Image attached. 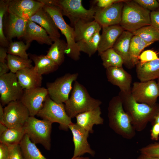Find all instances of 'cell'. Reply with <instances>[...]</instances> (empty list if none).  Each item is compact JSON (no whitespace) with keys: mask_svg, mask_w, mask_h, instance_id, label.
<instances>
[{"mask_svg":"<svg viewBox=\"0 0 159 159\" xmlns=\"http://www.w3.org/2000/svg\"><path fill=\"white\" fill-rule=\"evenodd\" d=\"M118 96L121 98L123 108L129 116L136 131L144 130L148 124L153 122L159 111V104L153 106L137 102L131 93L120 92Z\"/></svg>","mask_w":159,"mask_h":159,"instance_id":"cell-1","label":"cell"},{"mask_svg":"<svg viewBox=\"0 0 159 159\" xmlns=\"http://www.w3.org/2000/svg\"><path fill=\"white\" fill-rule=\"evenodd\" d=\"M107 116L110 127L117 134L128 140L135 136L136 131L123 108L122 100L118 95L113 97L110 100Z\"/></svg>","mask_w":159,"mask_h":159,"instance_id":"cell-2","label":"cell"},{"mask_svg":"<svg viewBox=\"0 0 159 159\" xmlns=\"http://www.w3.org/2000/svg\"><path fill=\"white\" fill-rule=\"evenodd\" d=\"M40 1L44 4L43 9L52 17L58 29L65 37L67 44L65 54L73 60H78L80 52L75 40L74 28L66 23L60 9L52 3L51 0H41Z\"/></svg>","mask_w":159,"mask_h":159,"instance_id":"cell-3","label":"cell"},{"mask_svg":"<svg viewBox=\"0 0 159 159\" xmlns=\"http://www.w3.org/2000/svg\"><path fill=\"white\" fill-rule=\"evenodd\" d=\"M102 102L90 96L86 88L78 81L74 83L71 95L64 103L66 112L71 119L78 114L100 106Z\"/></svg>","mask_w":159,"mask_h":159,"instance_id":"cell-4","label":"cell"},{"mask_svg":"<svg viewBox=\"0 0 159 159\" xmlns=\"http://www.w3.org/2000/svg\"><path fill=\"white\" fill-rule=\"evenodd\" d=\"M150 11L133 1L124 3L119 25L124 30L133 32L144 26L151 25Z\"/></svg>","mask_w":159,"mask_h":159,"instance_id":"cell-5","label":"cell"},{"mask_svg":"<svg viewBox=\"0 0 159 159\" xmlns=\"http://www.w3.org/2000/svg\"><path fill=\"white\" fill-rule=\"evenodd\" d=\"M52 2L60 9L63 16L68 18L70 26L73 27L77 22H88L94 20L95 9L90 6L89 9L85 8L81 0H51Z\"/></svg>","mask_w":159,"mask_h":159,"instance_id":"cell-6","label":"cell"},{"mask_svg":"<svg viewBox=\"0 0 159 159\" xmlns=\"http://www.w3.org/2000/svg\"><path fill=\"white\" fill-rule=\"evenodd\" d=\"M52 123L34 116H29L24 127L26 134L35 144L42 145L47 150L51 148V133Z\"/></svg>","mask_w":159,"mask_h":159,"instance_id":"cell-7","label":"cell"},{"mask_svg":"<svg viewBox=\"0 0 159 159\" xmlns=\"http://www.w3.org/2000/svg\"><path fill=\"white\" fill-rule=\"evenodd\" d=\"M37 115L52 123H58L59 129L64 131L68 130L69 125L72 123V119L66 112L64 104L55 102L49 95L45 100L43 107Z\"/></svg>","mask_w":159,"mask_h":159,"instance_id":"cell-8","label":"cell"},{"mask_svg":"<svg viewBox=\"0 0 159 159\" xmlns=\"http://www.w3.org/2000/svg\"><path fill=\"white\" fill-rule=\"evenodd\" d=\"M78 75V73H68L53 82L47 83V89L50 98L57 103H64L69 98L72 83L76 81Z\"/></svg>","mask_w":159,"mask_h":159,"instance_id":"cell-9","label":"cell"},{"mask_svg":"<svg viewBox=\"0 0 159 159\" xmlns=\"http://www.w3.org/2000/svg\"><path fill=\"white\" fill-rule=\"evenodd\" d=\"M24 90L15 73L10 72L0 76V103L2 106L20 100Z\"/></svg>","mask_w":159,"mask_h":159,"instance_id":"cell-10","label":"cell"},{"mask_svg":"<svg viewBox=\"0 0 159 159\" xmlns=\"http://www.w3.org/2000/svg\"><path fill=\"white\" fill-rule=\"evenodd\" d=\"M131 94L138 102L155 105L159 96L157 82L154 80L135 82L131 88Z\"/></svg>","mask_w":159,"mask_h":159,"instance_id":"cell-11","label":"cell"},{"mask_svg":"<svg viewBox=\"0 0 159 159\" xmlns=\"http://www.w3.org/2000/svg\"><path fill=\"white\" fill-rule=\"evenodd\" d=\"M4 111V123L8 128L23 127L30 116L28 110L20 100L9 103Z\"/></svg>","mask_w":159,"mask_h":159,"instance_id":"cell-12","label":"cell"},{"mask_svg":"<svg viewBox=\"0 0 159 159\" xmlns=\"http://www.w3.org/2000/svg\"><path fill=\"white\" fill-rule=\"evenodd\" d=\"M48 95L47 88L39 87L24 89L20 100L28 110L30 116H34L43 107Z\"/></svg>","mask_w":159,"mask_h":159,"instance_id":"cell-13","label":"cell"},{"mask_svg":"<svg viewBox=\"0 0 159 159\" xmlns=\"http://www.w3.org/2000/svg\"><path fill=\"white\" fill-rule=\"evenodd\" d=\"M126 0L115 3L104 8H95L94 20L102 27L119 24L121 19L124 3Z\"/></svg>","mask_w":159,"mask_h":159,"instance_id":"cell-14","label":"cell"},{"mask_svg":"<svg viewBox=\"0 0 159 159\" xmlns=\"http://www.w3.org/2000/svg\"><path fill=\"white\" fill-rule=\"evenodd\" d=\"M69 129L72 134V140L74 145V153L72 158L80 157L86 153L94 156L95 152L91 148L87 140L89 132L76 123L72 122L69 125Z\"/></svg>","mask_w":159,"mask_h":159,"instance_id":"cell-15","label":"cell"},{"mask_svg":"<svg viewBox=\"0 0 159 159\" xmlns=\"http://www.w3.org/2000/svg\"><path fill=\"white\" fill-rule=\"evenodd\" d=\"M44 5L38 0H10L7 12L28 21Z\"/></svg>","mask_w":159,"mask_h":159,"instance_id":"cell-16","label":"cell"},{"mask_svg":"<svg viewBox=\"0 0 159 159\" xmlns=\"http://www.w3.org/2000/svg\"><path fill=\"white\" fill-rule=\"evenodd\" d=\"M27 20L7 12L3 22L4 34L9 42L14 38L20 39L24 35Z\"/></svg>","mask_w":159,"mask_h":159,"instance_id":"cell-17","label":"cell"},{"mask_svg":"<svg viewBox=\"0 0 159 159\" xmlns=\"http://www.w3.org/2000/svg\"><path fill=\"white\" fill-rule=\"evenodd\" d=\"M106 73L108 81L118 87L121 92L131 93L132 77L122 67H110L106 69Z\"/></svg>","mask_w":159,"mask_h":159,"instance_id":"cell-18","label":"cell"},{"mask_svg":"<svg viewBox=\"0 0 159 159\" xmlns=\"http://www.w3.org/2000/svg\"><path fill=\"white\" fill-rule=\"evenodd\" d=\"M29 20L37 23L42 27L53 42L60 39L61 35L52 17L43 7L39 10Z\"/></svg>","mask_w":159,"mask_h":159,"instance_id":"cell-19","label":"cell"},{"mask_svg":"<svg viewBox=\"0 0 159 159\" xmlns=\"http://www.w3.org/2000/svg\"><path fill=\"white\" fill-rule=\"evenodd\" d=\"M26 44H30L33 41L40 44L51 45L53 41L46 31L40 26L30 20L27 21L25 33L23 37Z\"/></svg>","mask_w":159,"mask_h":159,"instance_id":"cell-20","label":"cell"},{"mask_svg":"<svg viewBox=\"0 0 159 159\" xmlns=\"http://www.w3.org/2000/svg\"><path fill=\"white\" fill-rule=\"evenodd\" d=\"M124 31L119 24L102 27L97 50L98 54L112 48L118 38Z\"/></svg>","mask_w":159,"mask_h":159,"instance_id":"cell-21","label":"cell"},{"mask_svg":"<svg viewBox=\"0 0 159 159\" xmlns=\"http://www.w3.org/2000/svg\"><path fill=\"white\" fill-rule=\"evenodd\" d=\"M102 113L100 106L93 110L77 115L76 117V123L89 132H94L93 127L94 125H102L104 119L101 116Z\"/></svg>","mask_w":159,"mask_h":159,"instance_id":"cell-22","label":"cell"},{"mask_svg":"<svg viewBox=\"0 0 159 159\" xmlns=\"http://www.w3.org/2000/svg\"><path fill=\"white\" fill-rule=\"evenodd\" d=\"M133 36L132 33L124 30L118 38L113 48L122 58L124 64L127 68L131 69L134 67L129 54V48L131 39Z\"/></svg>","mask_w":159,"mask_h":159,"instance_id":"cell-23","label":"cell"},{"mask_svg":"<svg viewBox=\"0 0 159 159\" xmlns=\"http://www.w3.org/2000/svg\"><path fill=\"white\" fill-rule=\"evenodd\" d=\"M15 74L19 82L24 90L41 87L42 75L34 70L33 66L20 70Z\"/></svg>","mask_w":159,"mask_h":159,"instance_id":"cell-24","label":"cell"},{"mask_svg":"<svg viewBox=\"0 0 159 159\" xmlns=\"http://www.w3.org/2000/svg\"><path fill=\"white\" fill-rule=\"evenodd\" d=\"M75 39L77 43L89 39L96 32L100 31L101 26L95 20L85 22L80 21L74 26Z\"/></svg>","mask_w":159,"mask_h":159,"instance_id":"cell-25","label":"cell"},{"mask_svg":"<svg viewBox=\"0 0 159 159\" xmlns=\"http://www.w3.org/2000/svg\"><path fill=\"white\" fill-rule=\"evenodd\" d=\"M136 73L140 82L154 80L159 78V58L136 65Z\"/></svg>","mask_w":159,"mask_h":159,"instance_id":"cell-26","label":"cell"},{"mask_svg":"<svg viewBox=\"0 0 159 159\" xmlns=\"http://www.w3.org/2000/svg\"><path fill=\"white\" fill-rule=\"evenodd\" d=\"M28 54L34 64V70L41 75L54 72L58 68L59 66L46 55H37L29 53Z\"/></svg>","mask_w":159,"mask_h":159,"instance_id":"cell-27","label":"cell"},{"mask_svg":"<svg viewBox=\"0 0 159 159\" xmlns=\"http://www.w3.org/2000/svg\"><path fill=\"white\" fill-rule=\"evenodd\" d=\"M53 42L47 51L46 55L59 66L63 63L64 60L67 43L64 40L60 39Z\"/></svg>","mask_w":159,"mask_h":159,"instance_id":"cell-28","label":"cell"},{"mask_svg":"<svg viewBox=\"0 0 159 159\" xmlns=\"http://www.w3.org/2000/svg\"><path fill=\"white\" fill-rule=\"evenodd\" d=\"M26 134L19 145L24 159H48Z\"/></svg>","mask_w":159,"mask_h":159,"instance_id":"cell-29","label":"cell"},{"mask_svg":"<svg viewBox=\"0 0 159 159\" xmlns=\"http://www.w3.org/2000/svg\"><path fill=\"white\" fill-rule=\"evenodd\" d=\"M25 134L24 126L8 128L0 135V142L7 145L19 144Z\"/></svg>","mask_w":159,"mask_h":159,"instance_id":"cell-30","label":"cell"},{"mask_svg":"<svg viewBox=\"0 0 159 159\" xmlns=\"http://www.w3.org/2000/svg\"><path fill=\"white\" fill-rule=\"evenodd\" d=\"M151 44L145 42L138 36L133 35L130 41L129 52L131 62L134 66L139 62V57L142 51Z\"/></svg>","mask_w":159,"mask_h":159,"instance_id":"cell-31","label":"cell"},{"mask_svg":"<svg viewBox=\"0 0 159 159\" xmlns=\"http://www.w3.org/2000/svg\"><path fill=\"white\" fill-rule=\"evenodd\" d=\"M99 55L103 66L106 69L111 67H122L124 64L123 59L113 48L107 49Z\"/></svg>","mask_w":159,"mask_h":159,"instance_id":"cell-32","label":"cell"},{"mask_svg":"<svg viewBox=\"0 0 159 159\" xmlns=\"http://www.w3.org/2000/svg\"><path fill=\"white\" fill-rule=\"evenodd\" d=\"M6 59L10 72L14 73L22 69L33 67L31 59L8 54Z\"/></svg>","mask_w":159,"mask_h":159,"instance_id":"cell-33","label":"cell"},{"mask_svg":"<svg viewBox=\"0 0 159 159\" xmlns=\"http://www.w3.org/2000/svg\"><path fill=\"white\" fill-rule=\"evenodd\" d=\"M100 32H96L86 42L77 43L80 52H84L91 57L97 51L100 39Z\"/></svg>","mask_w":159,"mask_h":159,"instance_id":"cell-34","label":"cell"},{"mask_svg":"<svg viewBox=\"0 0 159 159\" xmlns=\"http://www.w3.org/2000/svg\"><path fill=\"white\" fill-rule=\"evenodd\" d=\"M145 42L153 44L159 41V32L152 25L144 26L132 33Z\"/></svg>","mask_w":159,"mask_h":159,"instance_id":"cell-35","label":"cell"},{"mask_svg":"<svg viewBox=\"0 0 159 159\" xmlns=\"http://www.w3.org/2000/svg\"><path fill=\"white\" fill-rule=\"evenodd\" d=\"M30 45L25 44L22 41L11 42L7 48V54L24 59H29V54L26 53V50L29 48Z\"/></svg>","mask_w":159,"mask_h":159,"instance_id":"cell-36","label":"cell"},{"mask_svg":"<svg viewBox=\"0 0 159 159\" xmlns=\"http://www.w3.org/2000/svg\"><path fill=\"white\" fill-rule=\"evenodd\" d=\"M9 1L10 0L0 1V46L7 48L10 42L4 34L3 22L4 16L8 10Z\"/></svg>","mask_w":159,"mask_h":159,"instance_id":"cell-37","label":"cell"},{"mask_svg":"<svg viewBox=\"0 0 159 159\" xmlns=\"http://www.w3.org/2000/svg\"><path fill=\"white\" fill-rule=\"evenodd\" d=\"M139 151L141 154L159 158V142L150 144L141 148Z\"/></svg>","mask_w":159,"mask_h":159,"instance_id":"cell-38","label":"cell"},{"mask_svg":"<svg viewBox=\"0 0 159 159\" xmlns=\"http://www.w3.org/2000/svg\"><path fill=\"white\" fill-rule=\"evenodd\" d=\"M134 1L143 8L151 11L158 10L159 3L156 0H134Z\"/></svg>","mask_w":159,"mask_h":159,"instance_id":"cell-39","label":"cell"},{"mask_svg":"<svg viewBox=\"0 0 159 159\" xmlns=\"http://www.w3.org/2000/svg\"><path fill=\"white\" fill-rule=\"evenodd\" d=\"M158 54L152 50H147L140 54L139 57V62L144 63L158 59Z\"/></svg>","mask_w":159,"mask_h":159,"instance_id":"cell-40","label":"cell"},{"mask_svg":"<svg viewBox=\"0 0 159 159\" xmlns=\"http://www.w3.org/2000/svg\"><path fill=\"white\" fill-rule=\"evenodd\" d=\"M9 159H24L19 144L8 145Z\"/></svg>","mask_w":159,"mask_h":159,"instance_id":"cell-41","label":"cell"},{"mask_svg":"<svg viewBox=\"0 0 159 159\" xmlns=\"http://www.w3.org/2000/svg\"><path fill=\"white\" fill-rule=\"evenodd\" d=\"M124 0H95L91 1V6L97 8H104Z\"/></svg>","mask_w":159,"mask_h":159,"instance_id":"cell-42","label":"cell"},{"mask_svg":"<svg viewBox=\"0 0 159 159\" xmlns=\"http://www.w3.org/2000/svg\"><path fill=\"white\" fill-rule=\"evenodd\" d=\"M150 15L151 25L159 32V10L151 11Z\"/></svg>","mask_w":159,"mask_h":159,"instance_id":"cell-43","label":"cell"},{"mask_svg":"<svg viewBox=\"0 0 159 159\" xmlns=\"http://www.w3.org/2000/svg\"><path fill=\"white\" fill-rule=\"evenodd\" d=\"M0 159H9V152L8 145L0 143Z\"/></svg>","mask_w":159,"mask_h":159,"instance_id":"cell-44","label":"cell"},{"mask_svg":"<svg viewBox=\"0 0 159 159\" xmlns=\"http://www.w3.org/2000/svg\"><path fill=\"white\" fill-rule=\"evenodd\" d=\"M150 137L152 140L157 141L159 138V124L153 123V125L150 130Z\"/></svg>","mask_w":159,"mask_h":159,"instance_id":"cell-45","label":"cell"},{"mask_svg":"<svg viewBox=\"0 0 159 159\" xmlns=\"http://www.w3.org/2000/svg\"><path fill=\"white\" fill-rule=\"evenodd\" d=\"M9 70L7 63L0 62V76L7 73Z\"/></svg>","mask_w":159,"mask_h":159,"instance_id":"cell-46","label":"cell"},{"mask_svg":"<svg viewBox=\"0 0 159 159\" xmlns=\"http://www.w3.org/2000/svg\"><path fill=\"white\" fill-rule=\"evenodd\" d=\"M7 48L0 46V62H4L8 54Z\"/></svg>","mask_w":159,"mask_h":159,"instance_id":"cell-47","label":"cell"},{"mask_svg":"<svg viewBox=\"0 0 159 159\" xmlns=\"http://www.w3.org/2000/svg\"><path fill=\"white\" fill-rule=\"evenodd\" d=\"M137 159H159V158L150 156L141 153V154L138 157Z\"/></svg>","mask_w":159,"mask_h":159,"instance_id":"cell-48","label":"cell"},{"mask_svg":"<svg viewBox=\"0 0 159 159\" xmlns=\"http://www.w3.org/2000/svg\"><path fill=\"white\" fill-rule=\"evenodd\" d=\"M4 108L1 104L0 103V123H4Z\"/></svg>","mask_w":159,"mask_h":159,"instance_id":"cell-49","label":"cell"},{"mask_svg":"<svg viewBox=\"0 0 159 159\" xmlns=\"http://www.w3.org/2000/svg\"><path fill=\"white\" fill-rule=\"evenodd\" d=\"M8 127L4 124L0 123V135L4 132Z\"/></svg>","mask_w":159,"mask_h":159,"instance_id":"cell-50","label":"cell"},{"mask_svg":"<svg viewBox=\"0 0 159 159\" xmlns=\"http://www.w3.org/2000/svg\"><path fill=\"white\" fill-rule=\"evenodd\" d=\"M153 122V123H155L159 124V111L155 116Z\"/></svg>","mask_w":159,"mask_h":159,"instance_id":"cell-51","label":"cell"},{"mask_svg":"<svg viewBox=\"0 0 159 159\" xmlns=\"http://www.w3.org/2000/svg\"><path fill=\"white\" fill-rule=\"evenodd\" d=\"M70 159H90V158L88 157H78L75 158H72Z\"/></svg>","mask_w":159,"mask_h":159,"instance_id":"cell-52","label":"cell"},{"mask_svg":"<svg viewBox=\"0 0 159 159\" xmlns=\"http://www.w3.org/2000/svg\"><path fill=\"white\" fill-rule=\"evenodd\" d=\"M157 84L159 90V78L158 79Z\"/></svg>","mask_w":159,"mask_h":159,"instance_id":"cell-53","label":"cell"},{"mask_svg":"<svg viewBox=\"0 0 159 159\" xmlns=\"http://www.w3.org/2000/svg\"><path fill=\"white\" fill-rule=\"evenodd\" d=\"M158 2L159 3V0H158ZM158 10H159V9Z\"/></svg>","mask_w":159,"mask_h":159,"instance_id":"cell-54","label":"cell"}]
</instances>
